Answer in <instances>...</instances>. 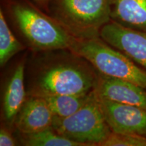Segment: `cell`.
<instances>
[{
    "mask_svg": "<svg viewBox=\"0 0 146 146\" xmlns=\"http://www.w3.org/2000/svg\"><path fill=\"white\" fill-rule=\"evenodd\" d=\"M29 69L27 96L89 94L98 72L85 58L69 50L42 52Z\"/></svg>",
    "mask_w": 146,
    "mask_h": 146,
    "instance_id": "cell-1",
    "label": "cell"
},
{
    "mask_svg": "<svg viewBox=\"0 0 146 146\" xmlns=\"http://www.w3.org/2000/svg\"><path fill=\"white\" fill-rule=\"evenodd\" d=\"M11 21L35 52L69 50L75 38L31 0H5Z\"/></svg>",
    "mask_w": 146,
    "mask_h": 146,
    "instance_id": "cell-2",
    "label": "cell"
},
{
    "mask_svg": "<svg viewBox=\"0 0 146 146\" xmlns=\"http://www.w3.org/2000/svg\"><path fill=\"white\" fill-rule=\"evenodd\" d=\"M48 14L76 39L100 36L111 21L110 0H50Z\"/></svg>",
    "mask_w": 146,
    "mask_h": 146,
    "instance_id": "cell-3",
    "label": "cell"
},
{
    "mask_svg": "<svg viewBox=\"0 0 146 146\" xmlns=\"http://www.w3.org/2000/svg\"><path fill=\"white\" fill-rule=\"evenodd\" d=\"M69 50L85 58L98 72L120 78L146 89V70L100 36L74 39Z\"/></svg>",
    "mask_w": 146,
    "mask_h": 146,
    "instance_id": "cell-4",
    "label": "cell"
},
{
    "mask_svg": "<svg viewBox=\"0 0 146 146\" xmlns=\"http://www.w3.org/2000/svg\"><path fill=\"white\" fill-rule=\"evenodd\" d=\"M52 127L58 134L83 146H101L112 133L102 114L96 94L86 105L74 114L65 118L54 116Z\"/></svg>",
    "mask_w": 146,
    "mask_h": 146,
    "instance_id": "cell-5",
    "label": "cell"
},
{
    "mask_svg": "<svg viewBox=\"0 0 146 146\" xmlns=\"http://www.w3.org/2000/svg\"><path fill=\"white\" fill-rule=\"evenodd\" d=\"M97 97L106 121L113 133L146 137V109Z\"/></svg>",
    "mask_w": 146,
    "mask_h": 146,
    "instance_id": "cell-6",
    "label": "cell"
},
{
    "mask_svg": "<svg viewBox=\"0 0 146 146\" xmlns=\"http://www.w3.org/2000/svg\"><path fill=\"white\" fill-rule=\"evenodd\" d=\"M100 37L146 70V32L123 27L110 21L103 27Z\"/></svg>",
    "mask_w": 146,
    "mask_h": 146,
    "instance_id": "cell-7",
    "label": "cell"
},
{
    "mask_svg": "<svg viewBox=\"0 0 146 146\" xmlns=\"http://www.w3.org/2000/svg\"><path fill=\"white\" fill-rule=\"evenodd\" d=\"M94 91L98 98L146 109V89L132 82L98 72Z\"/></svg>",
    "mask_w": 146,
    "mask_h": 146,
    "instance_id": "cell-8",
    "label": "cell"
},
{
    "mask_svg": "<svg viewBox=\"0 0 146 146\" xmlns=\"http://www.w3.org/2000/svg\"><path fill=\"white\" fill-rule=\"evenodd\" d=\"M54 116L43 98L27 96L16 115L13 126L19 133L31 134L52 127Z\"/></svg>",
    "mask_w": 146,
    "mask_h": 146,
    "instance_id": "cell-9",
    "label": "cell"
},
{
    "mask_svg": "<svg viewBox=\"0 0 146 146\" xmlns=\"http://www.w3.org/2000/svg\"><path fill=\"white\" fill-rule=\"evenodd\" d=\"M25 61L22 60L7 81L3 95L2 112L8 125L13 126L16 115L27 97L25 85Z\"/></svg>",
    "mask_w": 146,
    "mask_h": 146,
    "instance_id": "cell-10",
    "label": "cell"
},
{
    "mask_svg": "<svg viewBox=\"0 0 146 146\" xmlns=\"http://www.w3.org/2000/svg\"><path fill=\"white\" fill-rule=\"evenodd\" d=\"M111 21L146 32V0H110Z\"/></svg>",
    "mask_w": 146,
    "mask_h": 146,
    "instance_id": "cell-11",
    "label": "cell"
},
{
    "mask_svg": "<svg viewBox=\"0 0 146 146\" xmlns=\"http://www.w3.org/2000/svg\"><path fill=\"white\" fill-rule=\"evenodd\" d=\"M95 96L93 90L81 95H58L43 98L50 108L54 116L68 117L82 108Z\"/></svg>",
    "mask_w": 146,
    "mask_h": 146,
    "instance_id": "cell-12",
    "label": "cell"
},
{
    "mask_svg": "<svg viewBox=\"0 0 146 146\" xmlns=\"http://www.w3.org/2000/svg\"><path fill=\"white\" fill-rule=\"evenodd\" d=\"M20 142L25 146H83L58 134L52 127L31 134L19 133Z\"/></svg>",
    "mask_w": 146,
    "mask_h": 146,
    "instance_id": "cell-13",
    "label": "cell"
},
{
    "mask_svg": "<svg viewBox=\"0 0 146 146\" xmlns=\"http://www.w3.org/2000/svg\"><path fill=\"white\" fill-rule=\"evenodd\" d=\"M25 47L16 39L9 27L2 8L0 9V66L3 67Z\"/></svg>",
    "mask_w": 146,
    "mask_h": 146,
    "instance_id": "cell-14",
    "label": "cell"
},
{
    "mask_svg": "<svg viewBox=\"0 0 146 146\" xmlns=\"http://www.w3.org/2000/svg\"><path fill=\"white\" fill-rule=\"evenodd\" d=\"M101 146H146V137L112 132Z\"/></svg>",
    "mask_w": 146,
    "mask_h": 146,
    "instance_id": "cell-15",
    "label": "cell"
},
{
    "mask_svg": "<svg viewBox=\"0 0 146 146\" xmlns=\"http://www.w3.org/2000/svg\"><path fill=\"white\" fill-rule=\"evenodd\" d=\"M15 139L8 128L1 126L0 129V145L1 146H15L17 145Z\"/></svg>",
    "mask_w": 146,
    "mask_h": 146,
    "instance_id": "cell-16",
    "label": "cell"
},
{
    "mask_svg": "<svg viewBox=\"0 0 146 146\" xmlns=\"http://www.w3.org/2000/svg\"><path fill=\"white\" fill-rule=\"evenodd\" d=\"M36 5L39 7L43 11L48 13L49 12V5H50V0H31Z\"/></svg>",
    "mask_w": 146,
    "mask_h": 146,
    "instance_id": "cell-17",
    "label": "cell"
}]
</instances>
